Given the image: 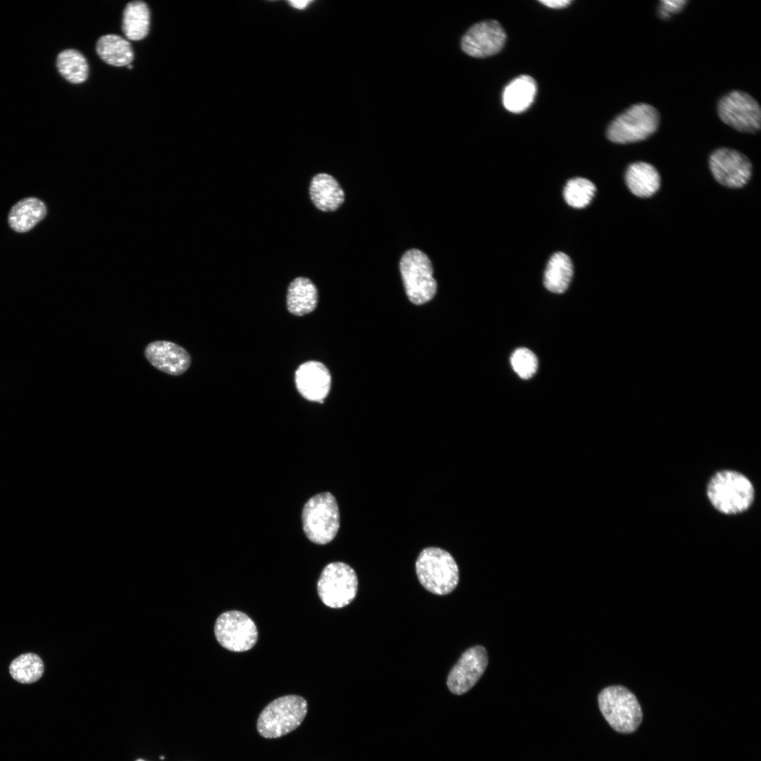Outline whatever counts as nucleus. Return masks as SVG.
<instances>
[{
  "instance_id": "nucleus-1",
  "label": "nucleus",
  "mask_w": 761,
  "mask_h": 761,
  "mask_svg": "<svg viewBox=\"0 0 761 761\" xmlns=\"http://www.w3.org/2000/svg\"><path fill=\"white\" fill-rule=\"evenodd\" d=\"M707 495L719 512L736 514L751 506L755 490L751 481L743 474L734 470H721L709 481Z\"/></svg>"
},
{
  "instance_id": "nucleus-2",
  "label": "nucleus",
  "mask_w": 761,
  "mask_h": 761,
  "mask_svg": "<svg viewBox=\"0 0 761 761\" xmlns=\"http://www.w3.org/2000/svg\"><path fill=\"white\" fill-rule=\"evenodd\" d=\"M415 568L421 584L435 595L450 593L458 584V566L452 556L442 548H424L416 559Z\"/></svg>"
},
{
  "instance_id": "nucleus-3",
  "label": "nucleus",
  "mask_w": 761,
  "mask_h": 761,
  "mask_svg": "<svg viewBox=\"0 0 761 761\" xmlns=\"http://www.w3.org/2000/svg\"><path fill=\"white\" fill-rule=\"evenodd\" d=\"M304 532L314 543L332 541L340 528V513L335 497L329 492L318 493L305 503L302 514Z\"/></svg>"
},
{
  "instance_id": "nucleus-4",
  "label": "nucleus",
  "mask_w": 761,
  "mask_h": 761,
  "mask_svg": "<svg viewBox=\"0 0 761 761\" xmlns=\"http://www.w3.org/2000/svg\"><path fill=\"white\" fill-rule=\"evenodd\" d=\"M307 712V703L302 697L297 695L280 697L261 711L257 720V731L266 738H279L297 729Z\"/></svg>"
},
{
  "instance_id": "nucleus-5",
  "label": "nucleus",
  "mask_w": 761,
  "mask_h": 761,
  "mask_svg": "<svg viewBox=\"0 0 761 761\" xmlns=\"http://www.w3.org/2000/svg\"><path fill=\"white\" fill-rule=\"evenodd\" d=\"M598 705L606 721L618 732L631 733L641 723L640 704L633 693L624 686L604 688L598 695Z\"/></svg>"
},
{
  "instance_id": "nucleus-6",
  "label": "nucleus",
  "mask_w": 761,
  "mask_h": 761,
  "mask_svg": "<svg viewBox=\"0 0 761 761\" xmlns=\"http://www.w3.org/2000/svg\"><path fill=\"white\" fill-rule=\"evenodd\" d=\"M659 120V113L655 107L645 103L636 104L612 120L607 137L617 144L639 142L655 132Z\"/></svg>"
},
{
  "instance_id": "nucleus-7",
  "label": "nucleus",
  "mask_w": 761,
  "mask_h": 761,
  "mask_svg": "<svg viewBox=\"0 0 761 761\" xmlns=\"http://www.w3.org/2000/svg\"><path fill=\"white\" fill-rule=\"evenodd\" d=\"M400 268L407 295L412 303L423 304L434 297L437 283L431 261L425 253L417 249L407 251Z\"/></svg>"
},
{
  "instance_id": "nucleus-8",
  "label": "nucleus",
  "mask_w": 761,
  "mask_h": 761,
  "mask_svg": "<svg viewBox=\"0 0 761 761\" xmlns=\"http://www.w3.org/2000/svg\"><path fill=\"white\" fill-rule=\"evenodd\" d=\"M358 579L354 570L348 564L335 562L326 565L317 583V591L321 601L331 608H342L355 598Z\"/></svg>"
},
{
  "instance_id": "nucleus-9",
  "label": "nucleus",
  "mask_w": 761,
  "mask_h": 761,
  "mask_svg": "<svg viewBox=\"0 0 761 761\" xmlns=\"http://www.w3.org/2000/svg\"><path fill=\"white\" fill-rule=\"evenodd\" d=\"M214 633L218 642L233 652L250 650L258 639V631L253 620L237 610L227 611L218 616Z\"/></svg>"
},
{
  "instance_id": "nucleus-10",
  "label": "nucleus",
  "mask_w": 761,
  "mask_h": 761,
  "mask_svg": "<svg viewBox=\"0 0 761 761\" xmlns=\"http://www.w3.org/2000/svg\"><path fill=\"white\" fill-rule=\"evenodd\" d=\"M717 109L721 120L738 131L754 133L760 128V105L745 92L734 90L725 94Z\"/></svg>"
},
{
  "instance_id": "nucleus-11",
  "label": "nucleus",
  "mask_w": 761,
  "mask_h": 761,
  "mask_svg": "<svg viewBox=\"0 0 761 761\" xmlns=\"http://www.w3.org/2000/svg\"><path fill=\"white\" fill-rule=\"evenodd\" d=\"M710 168L715 180L721 185L739 188L744 186L752 174V165L742 153L729 148L715 150L710 157Z\"/></svg>"
},
{
  "instance_id": "nucleus-12",
  "label": "nucleus",
  "mask_w": 761,
  "mask_h": 761,
  "mask_svg": "<svg viewBox=\"0 0 761 761\" xmlns=\"http://www.w3.org/2000/svg\"><path fill=\"white\" fill-rule=\"evenodd\" d=\"M488 662L487 651L483 646L466 650L448 674L447 685L450 691L457 695L469 691L484 673Z\"/></svg>"
},
{
  "instance_id": "nucleus-13",
  "label": "nucleus",
  "mask_w": 761,
  "mask_h": 761,
  "mask_svg": "<svg viewBox=\"0 0 761 761\" xmlns=\"http://www.w3.org/2000/svg\"><path fill=\"white\" fill-rule=\"evenodd\" d=\"M506 40V34L496 20H489L473 25L462 37L461 47L467 55L483 58L499 52Z\"/></svg>"
},
{
  "instance_id": "nucleus-14",
  "label": "nucleus",
  "mask_w": 761,
  "mask_h": 761,
  "mask_svg": "<svg viewBox=\"0 0 761 761\" xmlns=\"http://www.w3.org/2000/svg\"><path fill=\"white\" fill-rule=\"evenodd\" d=\"M147 361L159 371L174 376H180L189 369L191 357L182 346L166 340L149 343L144 352Z\"/></svg>"
},
{
  "instance_id": "nucleus-15",
  "label": "nucleus",
  "mask_w": 761,
  "mask_h": 761,
  "mask_svg": "<svg viewBox=\"0 0 761 761\" xmlns=\"http://www.w3.org/2000/svg\"><path fill=\"white\" fill-rule=\"evenodd\" d=\"M298 392L307 400L323 403L330 390L331 376L321 362L309 361L300 365L295 375Z\"/></svg>"
},
{
  "instance_id": "nucleus-16",
  "label": "nucleus",
  "mask_w": 761,
  "mask_h": 761,
  "mask_svg": "<svg viewBox=\"0 0 761 761\" xmlns=\"http://www.w3.org/2000/svg\"><path fill=\"white\" fill-rule=\"evenodd\" d=\"M309 195L314 206L324 212L337 210L345 200L344 191L336 179L323 173L312 178Z\"/></svg>"
},
{
  "instance_id": "nucleus-17",
  "label": "nucleus",
  "mask_w": 761,
  "mask_h": 761,
  "mask_svg": "<svg viewBox=\"0 0 761 761\" xmlns=\"http://www.w3.org/2000/svg\"><path fill=\"white\" fill-rule=\"evenodd\" d=\"M47 212V206L41 199L25 197L11 207L8 214V223L13 230L25 233L43 220Z\"/></svg>"
},
{
  "instance_id": "nucleus-18",
  "label": "nucleus",
  "mask_w": 761,
  "mask_h": 761,
  "mask_svg": "<svg viewBox=\"0 0 761 761\" xmlns=\"http://www.w3.org/2000/svg\"><path fill=\"white\" fill-rule=\"evenodd\" d=\"M625 181L629 190L639 197L653 195L660 186V177L656 168L643 161L629 166L625 174Z\"/></svg>"
},
{
  "instance_id": "nucleus-19",
  "label": "nucleus",
  "mask_w": 761,
  "mask_h": 761,
  "mask_svg": "<svg viewBox=\"0 0 761 761\" xmlns=\"http://www.w3.org/2000/svg\"><path fill=\"white\" fill-rule=\"evenodd\" d=\"M536 91V83L533 78L527 75H520L512 80L504 89L503 105L512 113L523 112L533 103Z\"/></svg>"
},
{
  "instance_id": "nucleus-20",
  "label": "nucleus",
  "mask_w": 761,
  "mask_h": 761,
  "mask_svg": "<svg viewBox=\"0 0 761 761\" xmlns=\"http://www.w3.org/2000/svg\"><path fill=\"white\" fill-rule=\"evenodd\" d=\"M318 292L314 283L305 277L294 279L288 286L287 293V310L295 316H303L316 307Z\"/></svg>"
},
{
  "instance_id": "nucleus-21",
  "label": "nucleus",
  "mask_w": 761,
  "mask_h": 761,
  "mask_svg": "<svg viewBox=\"0 0 761 761\" xmlns=\"http://www.w3.org/2000/svg\"><path fill=\"white\" fill-rule=\"evenodd\" d=\"M573 276V264L564 253L556 252L547 262L543 278L546 289L555 293H562L569 287Z\"/></svg>"
},
{
  "instance_id": "nucleus-22",
  "label": "nucleus",
  "mask_w": 761,
  "mask_h": 761,
  "mask_svg": "<svg viewBox=\"0 0 761 761\" xmlns=\"http://www.w3.org/2000/svg\"><path fill=\"white\" fill-rule=\"evenodd\" d=\"M97 52L106 63L119 67L128 66L134 57L130 42L116 35L101 36L97 42Z\"/></svg>"
},
{
  "instance_id": "nucleus-23",
  "label": "nucleus",
  "mask_w": 761,
  "mask_h": 761,
  "mask_svg": "<svg viewBox=\"0 0 761 761\" xmlns=\"http://www.w3.org/2000/svg\"><path fill=\"white\" fill-rule=\"evenodd\" d=\"M150 13L147 5L141 1L128 3L123 11V31L130 40H140L149 32Z\"/></svg>"
},
{
  "instance_id": "nucleus-24",
  "label": "nucleus",
  "mask_w": 761,
  "mask_h": 761,
  "mask_svg": "<svg viewBox=\"0 0 761 761\" xmlns=\"http://www.w3.org/2000/svg\"><path fill=\"white\" fill-rule=\"evenodd\" d=\"M56 65L61 75L71 83H82L87 78L88 65L84 56L78 51H62L58 55Z\"/></svg>"
},
{
  "instance_id": "nucleus-25",
  "label": "nucleus",
  "mask_w": 761,
  "mask_h": 761,
  "mask_svg": "<svg viewBox=\"0 0 761 761\" xmlns=\"http://www.w3.org/2000/svg\"><path fill=\"white\" fill-rule=\"evenodd\" d=\"M11 676L22 683H31L39 680L44 672L41 658L34 653H25L14 659L10 664Z\"/></svg>"
},
{
  "instance_id": "nucleus-26",
  "label": "nucleus",
  "mask_w": 761,
  "mask_h": 761,
  "mask_svg": "<svg viewBox=\"0 0 761 761\" xmlns=\"http://www.w3.org/2000/svg\"><path fill=\"white\" fill-rule=\"evenodd\" d=\"M595 191V185L589 180L574 178L567 182L563 194L566 202L569 206L581 209L590 204Z\"/></svg>"
},
{
  "instance_id": "nucleus-27",
  "label": "nucleus",
  "mask_w": 761,
  "mask_h": 761,
  "mask_svg": "<svg viewBox=\"0 0 761 761\" xmlns=\"http://www.w3.org/2000/svg\"><path fill=\"white\" fill-rule=\"evenodd\" d=\"M513 370L523 379L531 378L538 368V359L530 349L524 347L516 349L510 357Z\"/></svg>"
},
{
  "instance_id": "nucleus-28",
  "label": "nucleus",
  "mask_w": 761,
  "mask_h": 761,
  "mask_svg": "<svg viewBox=\"0 0 761 761\" xmlns=\"http://www.w3.org/2000/svg\"><path fill=\"white\" fill-rule=\"evenodd\" d=\"M686 1H660V16L662 18H668L670 13L680 11L684 6Z\"/></svg>"
},
{
  "instance_id": "nucleus-29",
  "label": "nucleus",
  "mask_w": 761,
  "mask_h": 761,
  "mask_svg": "<svg viewBox=\"0 0 761 761\" xmlns=\"http://www.w3.org/2000/svg\"><path fill=\"white\" fill-rule=\"evenodd\" d=\"M539 2L541 3L542 4H543L544 6H547V7L557 9V8H563L564 7H567L568 5H569L571 3V1H570V0L569 1V0H553V1L544 0V1H539Z\"/></svg>"
},
{
  "instance_id": "nucleus-30",
  "label": "nucleus",
  "mask_w": 761,
  "mask_h": 761,
  "mask_svg": "<svg viewBox=\"0 0 761 761\" xmlns=\"http://www.w3.org/2000/svg\"><path fill=\"white\" fill-rule=\"evenodd\" d=\"M311 1H289V4L293 8L297 9H304Z\"/></svg>"
},
{
  "instance_id": "nucleus-31",
  "label": "nucleus",
  "mask_w": 761,
  "mask_h": 761,
  "mask_svg": "<svg viewBox=\"0 0 761 761\" xmlns=\"http://www.w3.org/2000/svg\"><path fill=\"white\" fill-rule=\"evenodd\" d=\"M135 761H146V760H143V759H137V760H136Z\"/></svg>"
},
{
  "instance_id": "nucleus-32",
  "label": "nucleus",
  "mask_w": 761,
  "mask_h": 761,
  "mask_svg": "<svg viewBox=\"0 0 761 761\" xmlns=\"http://www.w3.org/2000/svg\"><path fill=\"white\" fill-rule=\"evenodd\" d=\"M128 68H129V69H132V65H130V64H129V65H128Z\"/></svg>"
},
{
  "instance_id": "nucleus-33",
  "label": "nucleus",
  "mask_w": 761,
  "mask_h": 761,
  "mask_svg": "<svg viewBox=\"0 0 761 761\" xmlns=\"http://www.w3.org/2000/svg\"><path fill=\"white\" fill-rule=\"evenodd\" d=\"M160 758L163 760V759H164L165 757H164V756H161V757H160Z\"/></svg>"
}]
</instances>
